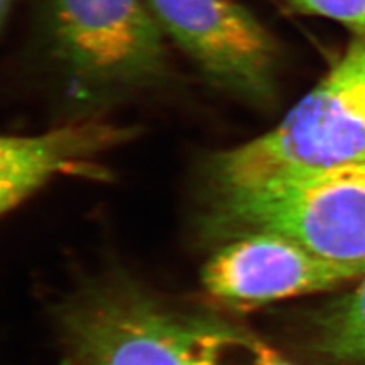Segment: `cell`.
Wrapping results in <instances>:
<instances>
[{
    "mask_svg": "<svg viewBox=\"0 0 365 365\" xmlns=\"http://www.w3.org/2000/svg\"><path fill=\"white\" fill-rule=\"evenodd\" d=\"M365 162V36L327 75L256 139L205 165L212 198Z\"/></svg>",
    "mask_w": 365,
    "mask_h": 365,
    "instance_id": "1",
    "label": "cell"
},
{
    "mask_svg": "<svg viewBox=\"0 0 365 365\" xmlns=\"http://www.w3.org/2000/svg\"><path fill=\"white\" fill-rule=\"evenodd\" d=\"M13 4H14V0H0V31H2V28L5 25Z\"/></svg>",
    "mask_w": 365,
    "mask_h": 365,
    "instance_id": "11",
    "label": "cell"
},
{
    "mask_svg": "<svg viewBox=\"0 0 365 365\" xmlns=\"http://www.w3.org/2000/svg\"><path fill=\"white\" fill-rule=\"evenodd\" d=\"M364 274L365 262L330 260L283 235L251 232L228 239L207 260L202 284L216 300L250 309L335 289Z\"/></svg>",
    "mask_w": 365,
    "mask_h": 365,
    "instance_id": "6",
    "label": "cell"
},
{
    "mask_svg": "<svg viewBox=\"0 0 365 365\" xmlns=\"http://www.w3.org/2000/svg\"><path fill=\"white\" fill-rule=\"evenodd\" d=\"M212 336L220 365H297L242 327L212 322Z\"/></svg>",
    "mask_w": 365,
    "mask_h": 365,
    "instance_id": "9",
    "label": "cell"
},
{
    "mask_svg": "<svg viewBox=\"0 0 365 365\" xmlns=\"http://www.w3.org/2000/svg\"><path fill=\"white\" fill-rule=\"evenodd\" d=\"M134 134L122 125L83 120L37 135H0V216L56 178H108L98 158Z\"/></svg>",
    "mask_w": 365,
    "mask_h": 365,
    "instance_id": "7",
    "label": "cell"
},
{
    "mask_svg": "<svg viewBox=\"0 0 365 365\" xmlns=\"http://www.w3.org/2000/svg\"><path fill=\"white\" fill-rule=\"evenodd\" d=\"M205 228L225 241L271 232L330 260L365 262V162L215 197Z\"/></svg>",
    "mask_w": 365,
    "mask_h": 365,
    "instance_id": "2",
    "label": "cell"
},
{
    "mask_svg": "<svg viewBox=\"0 0 365 365\" xmlns=\"http://www.w3.org/2000/svg\"><path fill=\"white\" fill-rule=\"evenodd\" d=\"M303 13L342 23L365 36V0H292Z\"/></svg>",
    "mask_w": 365,
    "mask_h": 365,
    "instance_id": "10",
    "label": "cell"
},
{
    "mask_svg": "<svg viewBox=\"0 0 365 365\" xmlns=\"http://www.w3.org/2000/svg\"><path fill=\"white\" fill-rule=\"evenodd\" d=\"M311 346L339 365H365V274L350 292L329 302L311 319Z\"/></svg>",
    "mask_w": 365,
    "mask_h": 365,
    "instance_id": "8",
    "label": "cell"
},
{
    "mask_svg": "<svg viewBox=\"0 0 365 365\" xmlns=\"http://www.w3.org/2000/svg\"><path fill=\"white\" fill-rule=\"evenodd\" d=\"M55 58L90 93L155 86L169 73L162 26L142 0H49Z\"/></svg>",
    "mask_w": 365,
    "mask_h": 365,
    "instance_id": "3",
    "label": "cell"
},
{
    "mask_svg": "<svg viewBox=\"0 0 365 365\" xmlns=\"http://www.w3.org/2000/svg\"><path fill=\"white\" fill-rule=\"evenodd\" d=\"M158 25L212 84L251 101L271 95L276 46L235 0H148Z\"/></svg>",
    "mask_w": 365,
    "mask_h": 365,
    "instance_id": "5",
    "label": "cell"
},
{
    "mask_svg": "<svg viewBox=\"0 0 365 365\" xmlns=\"http://www.w3.org/2000/svg\"><path fill=\"white\" fill-rule=\"evenodd\" d=\"M64 365H218L210 322L185 318L134 288L86 295L67 314Z\"/></svg>",
    "mask_w": 365,
    "mask_h": 365,
    "instance_id": "4",
    "label": "cell"
}]
</instances>
